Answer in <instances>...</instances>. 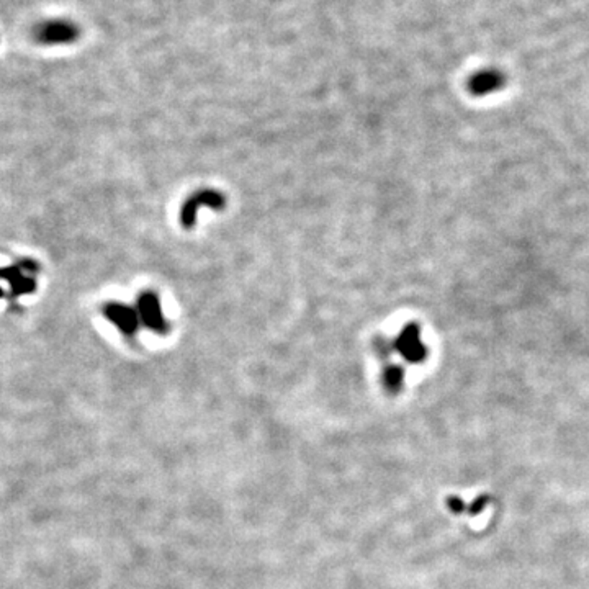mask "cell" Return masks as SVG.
Instances as JSON below:
<instances>
[{
  "instance_id": "cell-2",
  "label": "cell",
  "mask_w": 589,
  "mask_h": 589,
  "mask_svg": "<svg viewBox=\"0 0 589 589\" xmlns=\"http://www.w3.org/2000/svg\"><path fill=\"white\" fill-rule=\"evenodd\" d=\"M136 310L144 328H148L149 331L161 336H164L171 331V324L167 323L164 313H162L159 296H157L154 291H143V293L138 296Z\"/></svg>"
},
{
  "instance_id": "cell-1",
  "label": "cell",
  "mask_w": 589,
  "mask_h": 589,
  "mask_svg": "<svg viewBox=\"0 0 589 589\" xmlns=\"http://www.w3.org/2000/svg\"><path fill=\"white\" fill-rule=\"evenodd\" d=\"M226 205V198L216 190H200L188 196L181 206V224L185 229L195 226L196 216L201 206H210L213 210H221Z\"/></svg>"
},
{
  "instance_id": "cell-5",
  "label": "cell",
  "mask_w": 589,
  "mask_h": 589,
  "mask_svg": "<svg viewBox=\"0 0 589 589\" xmlns=\"http://www.w3.org/2000/svg\"><path fill=\"white\" fill-rule=\"evenodd\" d=\"M501 84V76L496 74V72H481L480 76H476L471 82V87H473L475 92H488L491 89L498 87Z\"/></svg>"
},
{
  "instance_id": "cell-4",
  "label": "cell",
  "mask_w": 589,
  "mask_h": 589,
  "mask_svg": "<svg viewBox=\"0 0 589 589\" xmlns=\"http://www.w3.org/2000/svg\"><path fill=\"white\" fill-rule=\"evenodd\" d=\"M76 33V28L72 25H67L64 21H53V24L44 25L38 36L44 43H66L74 39Z\"/></svg>"
},
{
  "instance_id": "cell-3",
  "label": "cell",
  "mask_w": 589,
  "mask_h": 589,
  "mask_svg": "<svg viewBox=\"0 0 589 589\" xmlns=\"http://www.w3.org/2000/svg\"><path fill=\"white\" fill-rule=\"evenodd\" d=\"M102 313L116 329H120V333L126 336V338H133V336L138 333L141 319H139L136 308H131L120 301H110L102 308Z\"/></svg>"
}]
</instances>
